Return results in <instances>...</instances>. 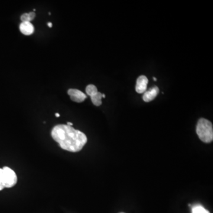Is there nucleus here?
<instances>
[{
  "mask_svg": "<svg viewBox=\"0 0 213 213\" xmlns=\"http://www.w3.org/2000/svg\"><path fill=\"white\" fill-rule=\"evenodd\" d=\"M192 213H210L201 205H195L192 208Z\"/></svg>",
  "mask_w": 213,
  "mask_h": 213,
  "instance_id": "10",
  "label": "nucleus"
},
{
  "mask_svg": "<svg viewBox=\"0 0 213 213\" xmlns=\"http://www.w3.org/2000/svg\"><path fill=\"white\" fill-rule=\"evenodd\" d=\"M153 80H154V81H157V79H156V78H155V77H153Z\"/></svg>",
  "mask_w": 213,
  "mask_h": 213,
  "instance_id": "18",
  "label": "nucleus"
},
{
  "mask_svg": "<svg viewBox=\"0 0 213 213\" xmlns=\"http://www.w3.org/2000/svg\"><path fill=\"white\" fill-rule=\"evenodd\" d=\"M28 15H29V18H30V21H31L35 18L36 14L34 12H30L28 13Z\"/></svg>",
  "mask_w": 213,
  "mask_h": 213,
  "instance_id": "13",
  "label": "nucleus"
},
{
  "mask_svg": "<svg viewBox=\"0 0 213 213\" xmlns=\"http://www.w3.org/2000/svg\"><path fill=\"white\" fill-rule=\"evenodd\" d=\"M21 20L22 21V22H27V21L30 22L28 13H24L21 16Z\"/></svg>",
  "mask_w": 213,
  "mask_h": 213,
  "instance_id": "11",
  "label": "nucleus"
},
{
  "mask_svg": "<svg viewBox=\"0 0 213 213\" xmlns=\"http://www.w3.org/2000/svg\"><path fill=\"white\" fill-rule=\"evenodd\" d=\"M148 84V79L144 75L139 76L136 82V91L139 94H143L146 91Z\"/></svg>",
  "mask_w": 213,
  "mask_h": 213,
  "instance_id": "5",
  "label": "nucleus"
},
{
  "mask_svg": "<svg viewBox=\"0 0 213 213\" xmlns=\"http://www.w3.org/2000/svg\"><path fill=\"white\" fill-rule=\"evenodd\" d=\"M1 173H2V168H0V191L2 190L4 188V185L2 181V178H1Z\"/></svg>",
  "mask_w": 213,
  "mask_h": 213,
  "instance_id": "12",
  "label": "nucleus"
},
{
  "mask_svg": "<svg viewBox=\"0 0 213 213\" xmlns=\"http://www.w3.org/2000/svg\"><path fill=\"white\" fill-rule=\"evenodd\" d=\"M67 125L69 126H73V123H72L71 122H68L67 123Z\"/></svg>",
  "mask_w": 213,
  "mask_h": 213,
  "instance_id": "15",
  "label": "nucleus"
},
{
  "mask_svg": "<svg viewBox=\"0 0 213 213\" xmlns=\"http://www.w3.org/2000/svg\"><path fill=\"white\" fill-rule=\"evenodd\" d=\"M1 178L4 188H11L17 182V176L15 172L7 166L2 168Z\"/></svg>",
  "mask_w": 213,
  "mask_h": 213,
  "instance_id": "3",
  "label": "nucleus"
},
{
  "mask_svg": "<svg viewBox=\"0 0 213 213\" xmlns=\"http://www.w3.org/2000/svg\"><path fill=\"white\" fill-rule=\"evenodd\" d=\"M20 31L24 35L29 36L33 33L34 28L33 24L29 22H22L20 25Z\"/></svg>",
  "mask_w": 213,
  "mask_h": 213,
  "instance_id": "7",
  "label": "nucleus"
},
{
  "mask_svg": "<svg viewBox=\"0 0 213 213\" xmlns=\"http://www.w3.org/2000/svg\"><path fill=\"white\" fill-rule=\"evenodd\" d=\"M196 132L199 139L204 143H211L213 140V124L205 118L199 120Z\"/></svg>",
  "mask_w": 213,
  "mask_h": 213,
  "instance_id": "2",
  "label": "nucleus"
},
{
  "mask_svg": "<svg viewBox=\"0 0 213 213\" xmlns=\"http://www.w3.org/2000/svg\"><path fill=\"white\" fill-rule=\"evenodd\" d=\"M102 98H105V94H102Z\"/></svg>",
  "mask_w": 213,
  "mask_h": 213,
  "instance_id": "17",
  "label": "nucleus"
},
{
  "mask_svg": "<svg viewBox=\"0 0 213 213\" xmlns=\"http://www.w3.org/2000/svg\"><path fill=\"white\" fill-rule=\"evenodd\" d=\"M47 25H48V26H49L50 28H51V27H52V23H50V22H49V23H47Z\"/></svg>",
  "mask_w": 213,
  "mask_h": 213,
  "instance_id": "14",
  "label": "nucleus"
},
{
  "mask_svg": "<svg viewBox=\"0 0 213 213\" xmlns=\"http://www.w3.org/2000/svg\"><path fill=\"white\" fill-rule=\"evenodd\" d=\"M86 92L88 95L91 97L98 92V89H97V88L95 85L90 84V85H88L86 86Z\"/></svg>",
  "mask_w": 213,
  "mask_h": 213,
  "instance_id": "9",
  "label": "nucleus"
},
{
  "mask_svg": "<svg viewBox=\"0 0 213 213\" xmlns=\"http://www.w3.org/2000/svg\"><path fill=\"white\" fill-rule=\"evenodd\" d=\"M102 98V94L99 92H98L97 94L91 97V99L93 104L95 105V106H99L102 104V101H101Z\"/></svg>",
  "mask_w": 213,
  "mask_h": 213,
  "instance_id": "8",
  "label": "nucleus"
},
{
  "mask_svg": "<svg viewBox=\"0 0 213 213\" xmlns=\"http://www.w3.org/2000/svg\"><path fill=\"white\" fill-rule=\"evenodd\" d=\"M159 88L155 86L152 88H151L150 90L144 92L143 99L146 102H150L156 98V96L159 94Z\"/></svg>",
  "mask_w": 213,
  "mask_h": 213,
  "instance_id": "6",
  "label": "nucleus"
},
{
  "mask_svg": "<svg viewBox=\"0 0 213 213\" xmlns=\"http://www.w3.org/2000/svg\"><path fill=\"white\" fill-rule=\"evenodd\" d=\"M55 115H56V117H60V114H59L56 113L55 114Z\"/></svg>",
  "mask_w": 213,
  "mask_h": 213,
  "instance_id": "16",
  "label": "nucleus"
},
{
  "mask_svg": "<svg viewBox=\"0 0 213 213\" xmlns=\"http://www.w3.org/2000/svg\"><path fill=\"white\" fill-rule=\"evenodd\" d=\"M51 135L62 149L71 152H79L87 142L86 136L84 133L65 124L55 126Z\"/></svg>",
  "mask_w": 213,
  "mask_h": 213,
  "instance_id": "1",
  "label": "nucleus"
},
{
  "mask_svg": "<svg viewBox=\"0 0 213 213\" xmlns=\"http://www.w3.org/2000/svg\"><path fill=\"white\" fill-rule=\"evenodd\" d=\"M71 100L76 102H82L86 98V95L82 91L76 89H69L68 91Z\"/></svg>",
  "mask_w": 213,
  "mask_h": 213,
  "instance_id": "4",
  "label": "nucleus"
}]
</instances>
